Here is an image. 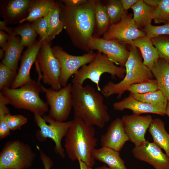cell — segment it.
Masks as SVG:
<instances>
[{
  "instance_id": "obj_1",
  "label": "cell",
  "mask_w": 169,
  "mask_h": 169,
  "mask_svg": "<svg viewBox=\"0 0 169 169\" xmlns=\"http://www.w3.org/2000/svg\"><path fill=\"white\" fill-rule=\"evenodd\" d=\"M97 0H88L76 7L59 3L60 19L64 28L76 47L87 52L89 41L95 28V6Z\"/></svg>"
},
{
  "instance_id": "obj_2",
  "label": "cell",
  "mask_w": 169,
  "mask_h": 169,
  "mask_svg": "<svg viewBox=\"0 0 169 169\" xmlns=\"http://www.w3.org/2000/svg\"><path fill=\"white\" fill-rule=\"evenodd\" d=\"M71 94L74 116L99 128H103L110 120L104 97L92 86L72 84Z\"/></svg>"
},
{
  "instance_id": "obj_3",
  "label": "cell",
  "mask_w": 169,
  "mask_h": 169,
  "mask_svg": "<svg viewBox=\"0 0 169 169\" xmlns=\"http://www.w3.org/2000/svg\"><path fill=\"white\" fill-rule=\"evenodd\" d=\"M72 121L65 136V152L71 161L79 158L92 167L95 162L91 153L97 143L95 129L76 117Z\"/></svg>"
},
{
  "instance_id": "obj_4",
  "label": "cell",
  "mask_w": 169,
  "mask_h": 169,
  "mask_svg": "<svg viewBox=\"0 0 169 169\" xmlns=\"http://www.w3.org/2000/svg\"><path fill=\"white\" fill-rule=\"evenodd\" d=\"M129 51L125 66L126 73L124 78L116 83L108 82L102 89V93L105 96L116 95L117 98L120 99L130 85L153 79L151 70L143 63L139 49L130 45Z\"/></svg>"
},
{
  "instance_id": "obj_5",
  "label": "cell",
  "mask_w": 169,
  "mask_h": 169,
  "mask_svg": "<svg viewBox=\"0 0 169 169\" xmlns=\"http://www.w3.org/2000/svg\"><path fill=\"white\" fill-rule=\"evenodd\" d=\"M42 91L39 81L32 79L19 88H4L0 92L8 104L15 108L28 110L42 116L48 110V106L39 95Z\"/></svg>"
},
{
  "instance_id": "obj_6",
  "label": "cell",
  "mask_w": 169,
  "mask_h": 169,
  "mask_svg": "<svg viewBox=\"0 0 169 169\" xmlns=\"http://www.w3.org/2000/svg\"><path fill=\"white\" fill-rule=\"evenodd\" d=\"M105 73L110 74L113 79L116 77L122 79L126 70L124 67L116 65L105 54L97 51L94 59L89 64L82 66L74 75L72 84L83 85L84 82L89 79L96 84L97 90L100 91V78Z\"/></svg>"
},
{
  "instance_id": "obj_7",
  "label": "cell",
  "mask_w": 169,
  "mask_h": 169,
  "mask_svg": "<svg viewBox=\"0 0 169 169\" xmlns=\"http://www.w3.org/2000/svg\"><path fill=\"white\" fill-rule=\"evenodd\" d=\"M35 156L28 144L19 140L8 141L0 153V169H26L32 166Z\"/></svg>"
},
{
  "instance_id": "obj_8",
  "label": "cell",
  "mask_w": 169,
  "mask_h": 169,
  "mask_svg": "<svg viewBox=\"0 0 169 169\" xmlns=\"http://www.w3.org/2000/svg\"><path fill=\"white\" fill-rule=\"evenodd\" d=\"M34 120L40 129L36 134V137L43 141L47 138L51 139L54 142L56 153L64 158L65 150L62 146L61 141L71 125L73 121L59 122L55 120L49 115L34 114Z\"/></svg>"
},
{
  "instance_id": "obj_9",
  "label": "cell",
  "mask_w": 169,
  "mask_h": 169,
  "mask_svg": "<svg viewBox=\"0 0 169 169\" xmlns=\"http://www.w3.org/2000/svg\"><path fill=\"white\" fill-rule=\"evenodd\" d=\"M47 105L49 106V115L56 121L64 122L68 118L73 108L72 84L58 90L47 88L41 85Z\"/></svg>"
},
{
  "instance_id": "obj_10",
  "label": "cell",
  "mask_w": 169,
  "mask_h": 169,
  "mask_svg": "<svg viewBox=\"0 0 169 169\" xmlns=\"http://www.w3.org/2000/svg\"><path fill=\"white\" fill-rule=\"evenodd\" d=\"M41 48L38 53L36 61L39 65L41 74L39 78L43 83L58 90L62 87L59 82L60 68L59 62L54 55L50 42L41 41Z\"/></svg>"
},
{
  "instance_id": "obj_11",
  "label": "cell",
  "mask_w": 169,
  "mask_h": 169,
  "mask_svg": "<svg viewBox=\"0 0 169 169\" xmlns=\"http://www.w3.org/2000/svg\"><path fill=\"white\" fill-rule=\"evenodd\" d=\"M52 50L59 64L60 74L59 80L62 87L66 86L70 77L75 74L82 66L90 63L96 54V53L90 51L81 55H72L58 46L53 47Z\"/></svg>"
},
{
  "instance_id": "obj_12",
  "label": "cell",
  "mask_w": 169,
  "mask_h": 169,
  "mask_svg": "<svg viewBox=\"0 0 169 169\" xmlns=\"http://www.w3.org/2000/svg\"><path fill=\"white\" fill-rule=\"evenodd\" d=\"M88 47L90 51L96 50L105 54L115 64L125 66L130 51L125 44L116 40H106L93 35L90 39Z\"/></svg>"
},
{
  "instance_id": "obj_13",
  "label": "cell",
  "mask_w": 169,
  "mask_h": 169,
  "mask_svg": "<svg viewBox=\"0 0 169 169\" xmlns=\"http://www.w3.org/2000/svg\"><path fill=\"white\" fill-rule=\"evenodd\" d=\"M145 36V33L136 25L133 19V14L127 13L119 23L110 25L102 38L116 40L126 44L137 38Z\"/></svg>"
},
{
  "instance_id": "obj_14",
  "label": "cell",
  "mask_w": 169,
  "mask_h": 169,
  "mask_svg": "<svg viewBox=\"0 0 169 169\" xmlns=\"http://www.w3.org/2000/svg\"><path fill=\"white\" fill-rule=\"evenodd\" d=\"M132 152L135 158L148 163L155 169H169V156L154 142L146 141L135 146Z\"/></svg>"
},
{
  "instance_id": "obj_15",
  "label": "cell",
  "mask_w": 169,
  "mask_h": 169,
  "mask_svg": "<svg viewBox=\"0 0 169 169\" xmlns=\"http://www.w3.org/2000/svg\"><path fill=\"white\" fill-rule=\"evenodd\" d=\"M122 120L125 131L129 141L138 146L145 141V135L153 120L150 115L142 116L132 114L124 115Z\"/></svg>"
},
{
  "instance_id": "obj_16",
  "label": "cell",
  "mask_w": 169,
  "mask_h": 169,
  "mask_svg": "<svg viewBox=\"0 0 169 169\" xmlns=\"http://www.w3.org/2000/svg\"><path fill=\"white\" fill-rule=\"evenodd\" d=\"M42 42L36 41L28 47L21 57L20 67L10 88L16 89L31 81L30 71L33 63L35 62Z\"/></svg>"
},
{
  "instance_id": "obj_17",
  "label": "cell",
  "mask_w": 169,
  "mask_h": 169,
  "mask_svg": "<svg viewBox=\"0 0 169 169\" xmlns=\"http://www.w3.org/2000/svg\"><path fill=\"white\" fill-rule=\"evenodd\" d=\"M128 141L122 120L117 118L110 123L106 132L101 136L100 145L102 147L110 148L119 152Z\"/></svg>"
},
{
  "instance_id": "obj_18",
  "label": "cell",
  "mask_w": 169,
  "mask_h": 169,
  "mask_svg": "<svg viewBox=\"0 0 169 169\" xmlns=\"http://www.w3.org/2000/svg\"><path fill=\"white\" fill-rule=\"evenodd\" d=\"M113 107L114 110L118 111L130 110L134 114L151 113L161 115H165L166 108V107L154 105L138 101L130 95L120 101L114 102Z\"/></svg>"
},
{
  "instance_id": "obj_19",
  "label": "cell",
  "mask_w": 169,
  "mask_h": 169,
  "mask_svg": "<svg viewBox=\"0 0 169 169\" xmlns=\"http://www.w3.org/2000/svg\"><path fill=\"white\" fill-rule=\"evenodd\" d=\"M15 33L10 35L9 38L5 47L2 48L5 52L2 63L17 72L18 63L24 48L21 39L16 36Z\"/></svg>"
},
{
  "instance_id": "obj_20",
  "label": "cell",
  "mask_w": 169,
  "mask_h": 169,
  "mask_svg": "<svg viewBox=\"0 0 169 169\" xmlns=\"http://www.w3.org/2000/svg\"><path fill=\"white\" fill-rule=\"evenodd\" d=\"M127 44L139 49L143 59L144 64L151 70L159 58L158 52L151 40L145 36L137 38Z\"/></svg>"
},
{
  "instance_id": "obj_21",
  "label": "cell",
  "mask_w": 169,
  "mask_h": 169,
  "mask_svg": "<svg viewBox=\"0 0 169 169\" xmlns=\"http://www.w3.org/2000/svg\"><path fill=\"white\" fill-rule=\"evenodd\" d=\"M91 154L95 160L105 164L111 169H128L121 158L119 152L112 149L105 147L95 148Z\"/></svg>"
},
{
  "instance_id": "obj_22",
  "label": "cell",
  "mask_w": 169,
  "mask_h": 169,
  "mask_svg": "<svg viewBox=\"0 0 169 169\" xmlns=\"http://www.w3.org/2000/svg\"><path fill=\"white\" fill-rule=\"evenodd\" d=\"M151 71L156 80L158 90L169 101V64L164 59L159 58L154 64Z\"/></svg>"
},
{
  "instance_id": "obj_23",
  "label": "cell",
  "mask_w": 169,
  "mask_h": 169,
  "mask_svg": "<svg viewBox=\"0 0 169 169\" xmlns=\"http://www.w3.org/2000/svg\"><path fill=\"white\" fill-rule=\"evenodd\" d=\"M149 131L153 142L163 149L169 156V134L165 128V123L161 119H153L149 128Z\"/></svg>"
},
{
  "instance_id": "obj_24",
  "label": "cell",
  "mask_w": 169,
  "mask_h": 169,
  "mask_svg": "<svg viewBox=\"0 0 169 169\" xmlns=\"http://www.w3.org/2000/svg\"><path fill=\"white\" fill-rule=\"evenodd\" d=\"M155 7L147 5L143 0H138L131 7L133 12V19L139 28L151 24Z\"/></svg>"
},
{
  "instance_id": "obj_25",
  "label": "cell",
  "mask_w": 169,
  "mask_h": 169,
  "mask_svg": "<svg viewBox=\"0 0 169 169\" xmlns=\"http://www.w3.org/2000/svg\"><path fill=\"white\" fill-rule=\"evenodd\" d=\"M64 29L60 19L59 3L55 1L48 13L47 34L50 41Z\"/></svg>"
},
{
  "instance_id": "obj_26",
  "label": "cell",
  "mask_w": 169,
  "mask_h": 169,
  "mask_svg": "<svg viewBox=\"0 0 169 169\" xmlns=\"http://www.w3.org/2000/svg\"><path fill=\"white\" fill-rule=\"evenodd\" d=\"M55 1L52 0H38L32 1L28 9V16L18 22L22 23L25 21L32 22L46 16Z\"/></svg>"
},
{
  "instance_id": "obj_27",
  "label": "cell",
  "mask_w": 169,
  "mask_h": 169,
  "mask_svg": "<svg viewBox=\"0 0 169 169\" xmlns=\"http://www.w3.org/2000/svg\"><path fill=\"white\" fill-rule=\"evenodd\" d=\"M95 16L96 33L94 35L98 36L103 35L111 23L105 5L99 0H97L96 3Z\"/></svg>"
},
{
  "instance_id": "obj_28",
  "label": "cell",
  "mask_w": 169,
  "mask_h": 169,
  "mask_svg": "<svg viewBox=\"0 0 169 169\" xmlns=\"http://www.w3.org/2000/svg\"><path fill=\"white\" fill-rule=\"evenodd\" d=\"M129 95L138 101L159 106L166 107L168 102L166 97L159 90L143 94L130 93Z\"/></svg>"
},
{
  "instance_id": "obj_29",
  "label": "cell",
  "mask_w": 169,
  "mask_h": 169,
  "mask_svg": "<svg viewBox=\"0 0 169 169\" xmlns=\"http://www.w3.org/2000/svg\"><path fill=\"white\" fill-rule=\"evenodd\" d=\"M105 6L111 24L119 23L127 13L124 10L120 0H108Z\"/></svg>"
},
{
  "instance_id": "obj_30",
  "label": "cell",
  "mask_w": 169,
  "mask_h": 169,
  "mask_svg": "<svg viewBox=\"0 0 169 169\" xmlns=\"http://www.w3.org/2000/svg\"><path fill=\"white\" fill-rule=\"evenodd\" d=\"M14 32L16 35L21 36V42L24 47H28L36 42L37 33L31 24H25L19 26L15 29Z\"/></svg>"
},
{
  "instance_id": "obj_31",
  "label": "cell",
  "mask_w": 169,
  "mask_h": 169,
  "mask_svg": "<svg viewBox=\"0 0 169 169\" xmlns=\"http://www.w3.org/2000/svg\"><path fill=\"white\" fill-rule=\"evenodd\" d=\"M32 1L29 0H12L9 2L6 7L7 15L14 18L28 9Z\"/></svg>"
},
{
  "instance_id": "obj_32",
  "label": "cell",
  "mask_w": 169,
  "mask_h": 169,
  "mask_svg": "<svg viewBox=\"0 0 169 169\" xmlns=\"http://www.w3.org/2000/svg\"><path fill=\"white\" fill-rule=\"evenodd\" d=\"M158 90V87L156 80L155 79H151L133 84L127 88L126 91L132 94H143Z\"/></svg>"
},
{
  "instance_id": "obj_33",
  "label": "cell",
  "mask_w": 169,
  "mask_h": 169,
  "mask_svg": "<svg viewBox=\"0 0 169 169\" xmlns=\"http://www.w3.org/2000/svg\"><path fill=\"white\" fill-rule=\"evenodd\" d=\"M156 23H169V0H160L155 7L153 19Z\"/></svg>"
},
{
  "instance_id": "obj_34",
  "label": "cell",
  "mask_w": 169,
  "mask_h": 169,
  "mask_svg": "<svg viewBox=\"0 0 169 169\" xmlns=\"http://www.w3.org/2000/svg\"><path fill=\"white\" fill-rule=\"evenodd\" d=\"M151 39L159 58L165 60L169 64V35L160 36Z\"/></svg>"
},
{
  "instance_id": "obj_35",
  "label": "cell",
  "mask_w": 169,
  "mask_h": 169,
  "mask_svg": "<svg viewBox=\"0 0 169 169\" xmlns=\"http://www.w3.org/2000/svg\"><path fill=\"white\" fill-rule=\"evenodd\" d=\"M8 102L2 95H0V138L3 139L10 134V130L6 121L4 115L10 113L7 106Z\"/></svg>"
},
{
  "instance_id": "obj_36",
  "label": "cell",
  "mask_w": 169,
  "mask_h": 169,
  "mask_svg": "<svg viewBox=\"0 0 169 169\" xmlns=\"http://www.w3.org/2000/svg\"><path fill=\"white\" fill-rule=\"evenodd\" d=\"M17 72L14 71L10 68L0 63V90L4 88H10L14 80Z\"/></svg>"
},
{
  "instance_id": "obj_37",
  "label": "cell",
  "mask_w": 169,
  "mask_h": 169,
  "mask_svg": "<svg viewBox=\"0 0 169 169\" xmlns=\"http://www.w3.org/2000/svg\"><path fill=\"white\" fill-rule=\"evenodd\" d=\"M141 30L150 39L161 35H169V23L160 26L149 24Z\"/></svg>"
},
{
  "instance_id": "obj_38",
  "label": "cell",
  "mask_w": 169,
  "mask_h": 169,
  "mask_svg": "<svg viewBox=\"0 0 169 169\" xmlns=\"http://www.w3.org/2000/svg\"><path fill=\"white\" fill-rule=\"evenodd\" d=\"M48 13L45 16L31 22V25L37 34L39 35L41 41L50 42L47 34Z\"/></svg>"
},
{
  "instance_id": "obj_39",
  "label": "cell",
  "mask_w": 169,
  "mask_h": 169,
  "mask_svg": "<svg viewBox=\"0 0 169 169\" xmlns=\"http://www.w3.org/2000/svg\"><path fill=\"white\" fill-rule=\"evenodd\" d=\"M4 116L10 131L20 129L27 122L26 118L20 115H11L9 113L5 114Z\"/></svg>"
},
{
  "instance_id": "obj_40",
  "label": "cell",
  "mask_w": 169,
  "mask_h": 169,
  "mask_svg": "<svg viewBox=\"0 0 169 169\" xmlns=\"http://www.w3.org/2000/svg\"><path fill=\"white\" fill-rule=\"evenodd\" d=\"M40 157L44 169H50L53 165L51 159L43 151L39 150Z\"/></svg>"
},
{
  "instance_id": "obj_41",
  "label": "cell",
  "mask_w": 169,
  "mask_h": 169,
  "mask_svg": "<svg viewBox=\"0 0 169 169\" xmlns=\"http://www.w3.org/2000/svg\"><path fill=\"white\" fill-rule=\"evenodd\" d=\"M88 0H63L60 1L64 4L70 6L76 7L86 2Z\"/></svg>"
},
{
  "instance_id": "obj_42",
  "label": "cell",
  "mask_w": 169,
  "mask_h": 169,
  "mask_svg": "<svg viewBox=\"0 0 169 169\" xmlns=\"http://www.w3.org/2000/svg\"><path fill=\"white\" fill-rule=\"evenodd\" d=\"M138 0H120L124 10L127 12V11L135 4Z\"/></svg>"
},
{
  "instance_id": "obj_43",
  "label": "cell",
  "mask_w": 169,
  "mask_h": 169,
  "mask_svg": "<svg viewBox=\"0 0 169 169\" xmlns=\"http://www.w3.org/2000/svg\"><path fill=\"white\" fill-rule=\"evenodd\" d=\"M10 35L6 33L4 31H0V46L3 48L6 44L9 38Z\"/></svg>"
},
{
  "instance_id": "obj_44",
  "label": "cell",
  "mask_w": 169,
  "mask_h": 169,
  "mask_svg": "<svg viewBox=\"0 0 169 169\" xmlns=\"http://www.w3.org/2000/svg\"><path fill=\"white\" fill-rule=\"evenodd\" d=\"M0 29L1 30L6 31L9 35H11L14 33V31H13L11 28L7 26L4 21H0Z\"/></svg>"
},
{
  "instance_id": "obj_45",
  "label": "cell",
  "mask_w": 169,
  "mask_h": 169,
  "mask_svg": "<svg viewBox=\"0 0 169 169\" xmlns=\"http://www.w3.org/2000/svg\"><path fill=\"white\" fill-rule=\"evenodd\" d=\"M144 2L147 5L152 6L156 7L158 4L160 0H143Z\"/></svg>"
},
{
  "instance_id": "obj_46",
  "label": "cell",
  "mask_w": 169,
  "mask_h": 169,
  "mask_svg": "<svg viewBox=\"0 0 169 169\" xmlns=\"http://www.w3.org/2000/svg\"><path fill=\"white\" fill-rule=\"evenodd\" d=\"M80 169H92V167L87 165L79 158H78Z\"/></svg>"
},
{
  "instance_id": "obj_47",
  "label": "cell",
  "mask_w": 169,
  "mask_h": 169,
  "mask_svg": "<svg viewBox=\"0 0 169 169\" xmlns=\"http://www.w3.org/2000/svg\"><path fill=\"white\" fill-rule=\"evenodd\" d=\"M165 115H167L169 117V101H168L165 110Z\"/></svg>"
},
{
  "instance_id": "obj_48",
  "label": "cell",
  "mask_w": 169,
  "mask_h": 169,
  "mask_svg": "<svg viewBox=\"0 0 169 169\" xmlns=\"http://www.w3.org/2000/svg\"><path fill=\"white\" fill-rule=\"evenodd\" d=\"M5 52L4 50L1 49H0V59H2L4 56Z\"/></svg>"
},
{
  "instance_id": "obj_49",
  "label": "cell",
  "mask_w": 169,
  "mask_h": 169,
  "mask_svg": "<svg viewBox=\"0 0 169 169\" xmlns=\"http://www.w3.org/2000/svg\"><path fill=\"white\" fill-rule=\"evenodd\" d=\"M94 169H111L109 167L106 166L105 165L98 167L95 168Z\"/></svg>"
}]
</instances>
